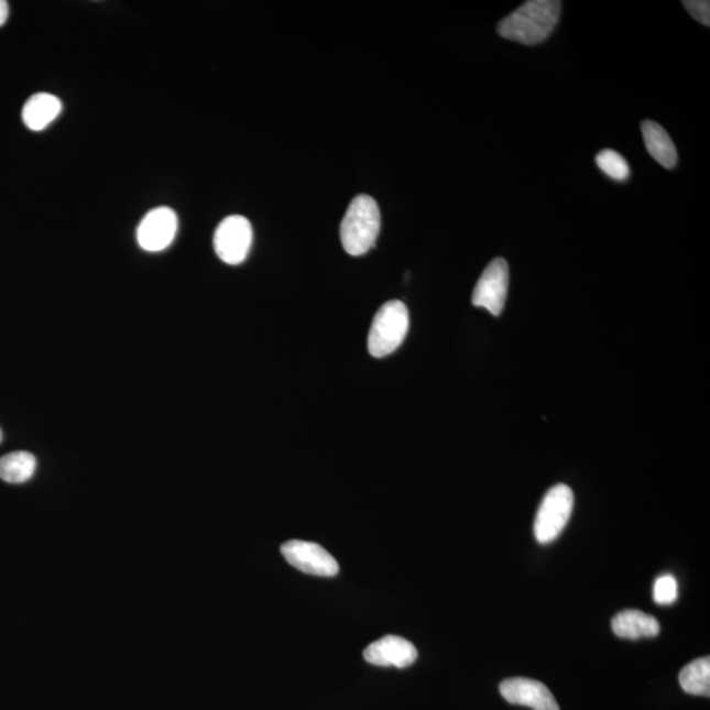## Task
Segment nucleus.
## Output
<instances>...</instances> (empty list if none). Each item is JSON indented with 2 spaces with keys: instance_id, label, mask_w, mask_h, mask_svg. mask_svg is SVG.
<instances>
[{
  "instance_id": "1",
  "label": "nucleus",
  "mask_w": 710,
  "mask_h": 710,
  "mask_svg": "<svg viewBox=\"0 0 710 710\" xmlns=\"http://www.w3.org/2000/svg\"><path fill=\"white\" fill-rule=\"evenodd\" d=\"M560 9L562 3L557 0L526 2L499 23V35L520 44H540L556 30Z\"/></svg>"
},
{
  "instance_id": "2",
  "label": "nucleus",
  "mask_w": 710,
  "mask_h": 710,
  "mask_svg": "<svg viewBox=\"0 0 710 710\" xmlns=\"http://www.w3.org/2000/svg\"><path fill=\"white\" fill-rule=\"evenodd\" d=\"M381 222L378 203L369 195L357 196L341 222L340 236L345 252L353 256L367 254L375 245Z\"/></svg>"
},
{
  "instance_id": "3",
  "label": "nucleus",
  "mask_w": 710,
  "mask_h": 710,
  "mask_svg": "<svg viewBox=\"0 0 710 710\" xmlns=\"http://www.w3.org/2000/svg\"><path fill=\"white\" fill-rule=\"evenodd\" d=\"M409 329V313L401 301H391L379 308L368 338L370 354L387 357L401 347Z\"/></svg>"
},
{
  "instance_id": "4",
  "label": "nucleus",
  "mask_w": 710,
  "mask_h": 710,
  "mask_svg": "<svg viewBox=\"0 0 710 710\" xmlns=\"http://www.w3.org/2000/svg\"><path fill=\"white\" fill-rule=\"evenodd\" d=\"M574 493L570 487L557 484L547 491L534 523V534L539 544H551L560 536L571 517Z\"/></svg>"
},
{
  "instance_id": "5",
  "label": "nucleus",
  "mask_w": 710,
  "mask_h": 710,
  "mask_svg": "<svg viewBox=\"0 0 710 710\" xmlns=\"http://www.w3.org/2000/svg\"><path fill=\"white\" fill-rule=\"evenodd\" d=\"M252 243L253 228L243 216H228L216 228L214 236L215 252L228 265L236 266L245 261Z\"/></svg>"
},
{
  "instance_id": "6",
  "label": "nucleus",
  "mask_w": 710,
  "mask_h": 710,
  "mask_svg": "<svg viewBox=\"0 0 710 710\" xmlns=\"http://www.w3.org/2000/svg\"><path fill=\"white\" fill-rule=\"evenodd\" d=\"M510 286V266L503 259L493 260L484 269L472 293V304L485 308L493 316L503 313Z\"/></svg>"
},
{
  "instance_id": "7",
  "label": "nucleus",
  "mask_w": 710,
  "mask_h": 710,
  "mask_svg": "<svg viewBox=\"0 0 710 710\" xmlns=\"http://www.w3.org/2000/svg\"><path fill=\"white\" fill-rule=\"evenodd\" d=\"M281 553L291 566L316 577H336L340 571L335 557L323 546L307 540H288L281 546Z\"/></svg>"
},
{
  "instance_id": "8",
  "label": "nucleus",
  "mask_w": 710,
  "mask_h": 710,
  "mask_svg": "<svg viewBox=\"0 0 710 710\" xmlns=\"http://www.w3.org/2000/svg\"><path fill=\"white\" fill-rule=\"evenodd\" d=\"M177 231V214L168 207L154 208L140 222L138 242L146 252H162V250L172 245Z\"/></svg>"
},
{
  "instance_id": "9",
  "label": "nucleus",
  "mask_w": 710,
  "mask_h": 710,
  "mask_svg": "<svg viewBox=\"0 0 710 710\" xmlns=\"http://www.w3.org/2000/svg\"><path fill=\"white\" fill-rule=\"evenodd\" d=\"M500 693L511 704L529 707L533 710H559L550 689L537 680L506 679L500 685Z\"/></svg>"
},
{
  "instance_id": "10",
  "label": "nucleus",
  "mask_w": 710,
  "mask_h": 710,
  "mask_svg": "<svg viewBox=\"0 0 710 710\" xmlns=\"http://www.w3.org/2000/svg\"><path fill=\"white\" fill-rule=\"evenodd\" d=\"M417 657L416 646L397 635H385V637L373 642L363 652V658L367 662L381 667L405 668L414 665Z\"/></svg>"
},
{
  "instance_id": "11",
  "label": "nucleus",
  "mask_w": 710,
  "mask_h": 710,
  "mask_svg": "<svg viewBox=\"0 0 710 710\" xmlns=\"http://www.w3.org/2000/svg\"><path fill=\"white\" fill-rule=\"evenodd\" d=\"M63 111V103L52 94L39 92L25 101L22 118L26 128L40 132L50 127Z\"/></svg>"
},
{
  "instance_id": "12",
  "label": "nucleus",
  "mask_w": 710,
  "mask_h": 710,
  "mask_svg": "<svg viewBox=\"0 0 710 710\" xmlns=\"http://www.w3.org/2000/svg\"><path fill=\"white\" fill-rule=\"evenodd\" d=\"M612 627L618 637L627 640L657 637L660 632L657 619L637 610H626L615 614Z\"/></svg>"
},
{
  "instance_id": "13",
  "label": "nucleus",
  "mask_w": 710,
  "mask_h": 710,
  "mask_svg": "<svg viewBox=\"0 0 710 710\" xmlns=\"http://www.w3.org/2000/svg\"><path fill=\"white\" fill-rule=\"evenodd\" d=\"M641 128L648 154L663 167L674 168L678 164V152L668 133L652 120L644 121Z\"/></svg>"
},
{
  "instance_id": "14",
  "label": "nucleus",
  "mask_w": 710,
  "mask_h": 710,
  "mask_svg": "<svg viewBox=\"0 0 710 710\" xmlns=\"http://www.w3.org/2000/svg\"><path fill=\"white\" fill-rule=\"evenodd\" d=\"M37 459L29 451H13L0 458V479L10 484L29 482L35 476Z\"/></svg>"
},
{
  "instance_id": "15",
  "label": "nucleus",
  "mask_w": 710,
  "mask_h": 710,
  "mask_svg": "<svg viewBox=\"0 0 710 710\" xmlns=\"http://www.w3.org/2000/svg\"><path fill=\"white\" fill-rule=\"evenodd\" d=\"M680 686L689 695L710 696L709 657L692 660L679 675Z\"/></svg>"
},
{
  "instance_id": "16",
  "label": "nucleus",
  "mask_w": 710,
  "mask_h": 710,
  "mask_svg": "<svg viewBox=\"0 0 710 710\" xmlns=\"http://www.w3.org/2000/svg\"><path fill=\"white\" fill-rule=\"evenodd\" d=\"M597 164L600 171H603L608 177L614 181L624 182L631 175V167L627 161L618 152L607 149L597 155Z\"/></svg>"
},
{
  "instance_id": "17",
  "label": "nucleus",
  "mask_w": 710,
  "mask_h": 710,
  "mask_svg": "<svg viewBox=\"0 0 710 710\" xmlns=\"http://www.w3.org/2000/svg\"><path fill=\"white\" fill-rule=\"evenodd\" d=\"M678 598V581L673 575H662L654 585V601L659 605H671Z\"/></svg>"
},
{
  "instance_id": "18",
  "label": "nucleus",
  "mask_w": 710,
  "mask_h": 710,
  "mask_svg": "<svg viewBox=\"0 0 710 710\" xmlns=\"http://www.w3.org/2000/svg\"><path fill=\"white\" fill-rule=\"evenodd\" d=\"M691 17L699 23L709 26L710 24V3L708 0H686L682 2Z\"/></svg>"
},
{
  "instance_id": "19",
  "label": "nucleus",
  "mask_w": 710,
  "mask_h": 710,
  "mask_svg": "<svg viewBox=\"0 0 710 710\" xmlns=\"http://www.w3.org/2000/svg\"><path fill=\"white\" fill-rule=\"evenodd\" d=\"M7 19H9V3L0 0V26L7 22Z\"/></svg>"
},
{
  "instance_id": "20",
  "label": "nucleus",
  "mask_w": 710,
  "mask_h": 710,
  "mask_svg": "<svg viewBox=\"0 0 710 710\" xmlns=\"http://www.w3.org/2000/svg\"><path fill=\"white\" fill-rule=\"evenodd\" d=\"M2 441H3V433H2V429H0V444H2Z\"/></svg>"
}]
</instances>
